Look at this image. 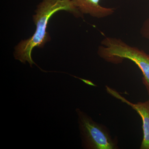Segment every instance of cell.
Returning <instances> with one entry per match:
<instances>
[{
  "mask_svg": "<svg viewBox=\"0 0 149 149\" xmlns=\"http://www.w3.org/2000/svg\"><path fill=\"white\" fill-rule=\"evenodd\" d=\"M61 10L69 13L76 18L84 17L71 0H42L37 6L35 14L32 16L36 27L35 33L15 47L13 54L15 59L25 64L27 62L31 67L36 64L32 58V51L35 48L44 47L50 41V36L47 31L49 20L56 13Z\"/></svg>",
  "mask_w": 149,
  "mask_h": 149,
  "instance_id": "obj_1",
  "label": "cell"
},
{
  "mask_svg": "<svg viewBox=\"0 0 149 149\" xmlns=\"http://www.w3.org/2000/svg\"><path fill=\"white\" fill-rule=\"evenodd\" d=\"M99 56L105 61L115 64L125 59L136 63L143 74V82L149 95V55L137 47L130 46L116 37H105L97 50Z\"/></svg>",
  "mask_w": 149,
  "mask_h": 149,
  "instance_id": "obj_2",
  "label": "cell"
},
{
  "mask_svg": "<svg viewBox=\"0 0 149 149\" xmlns=\"http://www.w3.org/2000/svg\"><path fill=\"white\" fill-rule=\"evenodd\" d=\"M83 148L87 149H118L117 138H113L108 128L94 121L79 109H76Z\"/></svg>",
  "mask_w": 149,
  "mask_h": 149,
  "instance_id": "obj_3",
  "label": "cell"
},
{
  "mask_svg": "<svg viewBox=\"0 0 149 149\" xmlns=\"http://www.w3.org/2000/svg\"><path fill=\"white\" fill-rule=\"evenodd\" d=\"M106 88L107 92L109 94L130 106L140 116L143 122L142 127L143 132V138L140 149H149V100L145 102L132 103L114 89L107 86H106Z\"/></svg>",
  "mask_w": 149,
  "mask_h": 149,
  "instance_id": "obj_4",
  "label": "cell"
},
{
  "mask_svg": "<svg viewBox=\"0 0 149 149\" xmlns=\"http://www.w3.org/2000/svg\"><path fill=\"white\" fill-rule=\"evenodd\" d=\"M82 14L89 15L94 18H105L112 15L115 9L104 7L100 4V0H71Z\"/></svg>",
  "mask_w": 149,
  "mask_h": 149,
  "instance_id": "obj_5",
  "label": "cell"
},
{
  "mask_svg": "<svg viewBox=\"0 0 149 149\" xmlns=\"http://www.w3.org/2000/svg\"><path fill=\"white\" fill-rule=\"evenodd\" d=\"M140 32L143 38L149 41V17L143 22Z\"/></svg>",
  "mask_w": 149,
  "mask_h": 149,
  "instance_id": "obj_6",
  "label": "cell"
}]
</instances>
